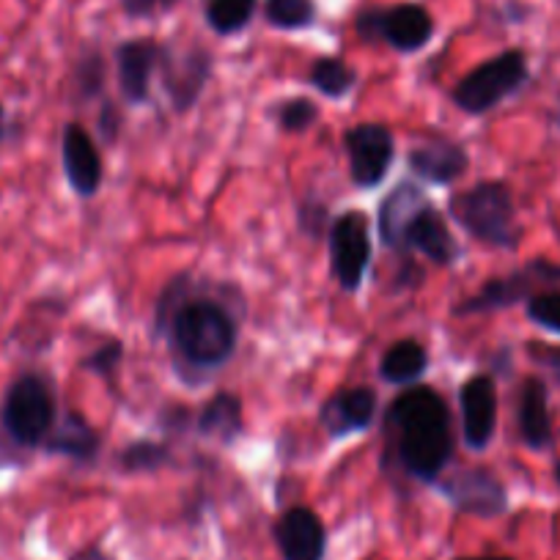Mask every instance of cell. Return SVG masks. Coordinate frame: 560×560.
<instances>
[{"mask_svg":"<svg viewBox=\"0 0 560 560\" xmlns=\"http://www.w3.org/2000/svg\"><path fill=\"white\" fill-rule=\"evenodd\" d=\"M407 165L418 179L445 187L465 174L470 158H467V149L456 143V140L434 138L429 143L409 149Z\"/></svg>","mask_w":560,"mask_h":560,"instance_id":"18","label":"cell"},{"mask_svg":"<svg viewBox=\"0 0 560 560\" xmlns=\"http://www.w3.org/2000/svg\"><path fill=\"white\" fill-rule=\"evenodd\" d=\"M160 58H163V42L152 36L127 39L116 47L118 91L129 107L147 105L152 96V78L160 69Z\"/></svg>","mask_w":560,"mask_h":560,"instance_id":"13","label":"cell"},{"mask_svg":"<svg viewBox=\"0 0 560 560\" xmlns=\"http://www.w3.org/2000/svg\"><path fill=\"white\" fill-rule=\"evenodd\" d=\"M555 481L560 483V462H558V465H555Z\"/></svg>","mask_w":560,"mask_h":560,"instance_id":"39","label":"cell"},{"mask_svg":"<svg viewBox=\"0 0 560 560\" xmlns=\"http://www.w3.org/2000/svg\"><path fill=\"white\" fill-rule=\"evenodd\" d=\"M527 316L544 330H552L560 336V292L533 294L527 300Z\"/></svg>","mask_w":560,"mask_h":560,"instance_id":"32","label":"cell"},{"mask_svg":"<svg viewBox=\"0 0 560 560\" xmlns=\"http://www.w3.org/2000/svg\"><path fill=\"white\" fill-rule=\"evenodd\" d=\"M429 203V196L420 190L412 182H401L396 185V190L380 203V212H376V229H380V240L387 250H398L401 245L404 229L409 225V220L418 214V209Z\"/></svg>","mask_w":560,"mask_h":560,"instance_id":"21","label":"cell"},{"mask_svg":"<svg viewBox=\"0 0 560 560\" xmlns=\"http://www.w3.org/2000/svg\"><path fill=\"white\" fill-rule=\"evenodd\" d=\"M380 396L369 385L341 387L332 393L319 409V427L325 429L330 440L352 438V434L365 432L374 423Z\"/></svg>","mask_w":560,"mask_h":560,"instance_id":"15","label":"cell"},{"mask_svg":"<svg viewBox=\"0 0 560 560\" xmlns=\"http://www.w3.org/2000/svg\"><path fill=\"white\" fill-rule=\"evenodd\" d=\"M58 420L56 387L42 371H23L0 401V434L20 451L45 448Z\"/></svg>","mask_w":560,"mask_h":560,"instance_id":"3","label":"cell"},{"mask_svg":"<svg viewBox=\"0 0 560 560\" xmlns=\"http://www.w3.org/2000/svg\"><path fill=\"white\" fill-rule=\"evenodd\" d=\"M124 129V110L113 100H102L100 116H96V132L105 147H116Z\"/></svg>","mask_w":560,"mask_h":560,"instance_id":"33","label":"cell"},{"mask_svg":"<svg viewBox=\"0 0 560 560\" xmlns=\"http://www.w3.org/2000/svg\"><path fill=\"white\" fill-rule=\"evenodd\" d=\"M456 560H511V558H503V555H481V558H456Z\"/></svg>","mask_w":560,"mask_h":560,"instance_id":"38","label":"cell"},{"mask_svg":"<svg viewBox=\"0 0 560 560\" xmlns=\"http://www.w3.org/2000/svg\"><path fill=\"white\" fill-rule=\"evenodd\" d=\"M516 420H520L522 443L533 451H544L552 445V418H549L547 385L538 376H527L520 390V407H516Z\"/></svg>","mask_w":560,"mask_h":560,"instance_id":"20","label":"cell"},{"mask_svg":"<svg viewBox=\"0 0 560 560\" xmlns=\"http://www.w3.org/2000/svg\"><path fill=\"white\" fill-rule=\"evenodd\" d=\"M18 135H20V124L14 121V116L7 110V105L0 102V149H7L9 143H14Z\"/></svg>","mask_w":560,"mask_h":560,"instance_id":"36","label":"cell"},{"mask_svg":"<svg viewBox=\"0 0 560 560\" xmlns=\"http://www.w3.org/2000/svg\"><path fill=\"white\" fill-rule=\"evenodd\" d=\"M272 118L283 132H305L319 121V105L308 96H287L272 105Z\"/></svg>","mask_w":560,"mask_h":560,"instance_id":"29","label":"cell"},{"mask_svg":"<svg viewBox=\"0 0 560 560\" xmlns=\"http://www.w3.org/2000/svg\"><path fill=\"white\" fill-rule=\"evenodd\" d=\"M160 427H163V432L168 434H182L187 427H190V409L179 407V404L165 407L163 412H160Z\"/></svg>","mask_w":560,"mask_h":560,"instance_id":"35","label":"cell"},{"mask_svg":"<svg viewBox=\"0 0 560 560\" xmlns=\"http://www.w3.org/2000/svg\"><path fill=\"white\" fill-rule=\"evenodd\" d=\"M45 451L50 456H63L74 465H94L102 454V438L78 409H67L58 415Z\"/></svg>","mask_w":560,"mask_h":560,"instance_id":"19","label":"cell"},{"mask_svg":"<svg viewBox=\"0 0 560 560\" xmlns=\"http://www.w3.org/2000/svg\"><path fill=\"white\" fill-rule=\"evenodd\" d=\"M438 489L456 511L481 516V520H494L509 509V492H505L503 481L487 467L456 470L445 481H438Z\"/></svg>","mask_w":560,"mask_h":560,"instance_id":"10","label":"cell"},{"mask_svg":"<svg viewBox=\"0 0 560 560\" xmlns=\"http://www.w3.org/2000/svg\"><path fill=\"white\" fill-rule=\"evenodd\" d=\"M354 31L369 45L385 42L396 52H418L432 42L434 18L420 3L365 7L354 18Z\"/></svg>","mask_w":560,"mask_h":560,"instance_id":"6","label":"cell"},{"mask_svg":"<svg viewBox=\"0 0 560 560\" xmlns=\"http://www.w3.org/2000/svg\"><path fill=\"white\" fill-rule=\"evenodd\" d=\"M462 438L467 448L483 451L498 429V385L489 374H476L459 387Z\"/></svg>","mask_w":560,"mask_h":560,"instance_id":"17","label":"cell"},{"mask_svg":"<svg viewBox=\"0 0 560 560\" xmlns=\"http://www.w3.org/2000/svg\"><path fill=\"white\" fill-rule=\"evenodd\" d=\"M396 253L404 258L423 256L427 261L438 264V267H451V264L459 261L462 247L456 245L445 214L429 201L418 209V214H415L412 220H409V225L404 229L401 245H398Z\"/></svg>","mask_w":560,"mask_h":560,"instance_id":"12","label":"cell"},{"mask_svg":"<svg viewBox=\"0 0 560 560\" xmlns=\"http://www.w3.org/2000/svg\"><path fill=\"white\" fill-rule=\"evenodd\" d=\"M264 20L278 31H303L316 23L314 0H264Z\"/></svg>","mask_w":560,"mask_h":560,"instance_id":"28","label":"cell"},{"mask_svg":"<svg viewBox=\"0 0 560 560\" xmlns=\"http://www.w3.org/2000/svg\"><path fill=\"white\" fill-rule=\"evenodd\" d=\"M72 560H113L110 555H105L102 552V549H96V547H89V549H83V552H78L74 555Z\"/></svg>","mask_w":560,"mask_h":560,"instance_id":"37","label":"cell"},{"mask_svg":"<svg viewBox=\"0 0 560 560\" xmlns=\"http://www.w3.org/2000/svg\"><path fill=\"white\" fill-rule=\"evenodd\" d=\"M214 72L212 52L203 45H163L160 83L168 94L174 113H187L198 105Z\"/></svg>","mask_w":560,"mask_h":560,"instance_id":"7","label":"cell"},{"mask_svg":"<svg viewBox=\"0 0 560 560\" xmlns=\"http://www.w3.org/2000/svg\"><path fill=\"white\" fill-rule=\"evenodd\" d=\"M258 0H203V18L218 36H234L253 23Z\"/></svg>","mask_w":560,"mask_h":560,"instance_id":"27","label":"cell"},{"mask_svg":"<svg viewBox=\"0 0 560 560\" xmlns=\"http://www.w3.org/2000/svg\"><path fill=\"white\" fill-rule=\"evenodd\" d=\"M182 0H121V9L129 20H158L174 12Z\"/></svg>","mask_w":560,"mask_h":560,"instance_id":"34","label":"cell"},{"mask_svg":"<svg viewBox=\"0 0 560 560\" xmlns=\"http://www.w3.org/2000/svg\"><path fill=\"white\" fill-rule=\"evenodd\" d=\"M298 225L308 240H322L325 229L330 225V207L322 198L308 196L305 201H300Z\"/></svg>","mask_w":560,"mask_h":560,"instance_id":"31","label":"cell"},{"mask_svg":"<svg viewBox=\"0 0 560 560\" xmlns=\"http://www.w3.org/2000/svg\"><path fill=\"white\" fill-rule=\"evenodd\" d=\"M308 83L327 100H343L358 85V69L338 56H319L311 63Z\"/></svg>","mask_w":560,"mask_h":560,"instance_id":"24","label":"cell"},{"mask_svg":"<svg viewBox=\"0 0 560 560\" xmlns=\"http://www.w3.org/2000/svg\"><path fill=\"white\" fill-rule=\"evenodd\" d=\"M154 332H165L176 358L192 371H218L234 358L240 319L229 303L198 292L192 280L174 278L158 300Z\"/></svg>","mask_w":560,"mask_h":560,"instance_id":"2","label":"cell"},{"mask_svg":"<svg viewBox=\"0 0 560 560\" xmlns=\"http://www.w3.org/2000/svg\"><path fill=\"white\" fill-rule=\"evenodd\" d=\"M547 280H560V269L547 261H533L525 269H520V272H511L505 278H492L489 283H483L472 298L454 305V316L492 314V311L511 308V305L522 303V300H530L533 287L547 283Z\"/></svg>","mask_w":560,"mask_h":560,"instance_id":"11","label":"cell"},{"mask_svg":"<svg viewBox=\"0 0 560 560\" xmlns=\"http://www.w3.org/2000/svg\"><path fill=\"white\" fill-rule=\"evenodd\" d=\"M429 371V352L415 338L390 343L380 360V376L387 385L412 387Z\"/></svg>","mask_w":560,"mask_h":560,"instance_id":"23","label":"cell"},{"mask_svg":"<svg viewBox=\"0 0 560 560\" xmlns=\"http://www.w3.org/2000/svg\"><path fill=\"white\" fill-rule=\"evenodd\" d=\"M118 470L129 476H143V472H160L174 465V451L160 440H135L127 448L118 451Z\"/></svg>","mask_w":560,"mask_h":560,"instance_id":"26","label":"cell"},{"mask_svg":"<svg viewBox=\"0 0 560 560\" xmlns=\"http://www.w3.org/2000/svg\"><path fill=\"white\" fill-rule=\"evenodd\" d=\"M275 544L283 560H325L327 527L314 509L292 505L275 520Z\"/></svg>","mask_w":560,"mask_h":560,"instance_id":"14","label":"cell"},{"mask_svg":"<svg viewBox=\"0 0 560 560\" xmlns=\"http://www.w3.org/2000/svg\"><path fill=\"white\" fill-rule=\"evenodd\" d=\"M107 67L105 56L96 47H85L72 69V96L78 105H91L105 94Z\"/></svg>","mask_w":560,"mask_h":560,"instance_id":"25","label":"cell"},{"mask_svg":"<svg viewBox=\"0 0 560 560\" xmlns=\"http://www.w3.org/2000/svg\"><path fill=\"white\" fill-rule=\"evenodd\" d=\"M196 429L201 438L218 440L220 445H234L245 429L242 398L231 390L214 393L198 412Z\"/></svg>","mask_w":560,"mask_h":560,"instance_id":"22","label":"cell"},{"mask_svg":"<svg viewBox=\"0 0 560 560\" xmlns=\"http://www.w3.org/2000/svg\"><path fill=\"white\" fill-rule=\"evenodd\" d=\"M121 360H124L121 341L107 338V341H102L94 352H89L83 360H80V371L94 376H113L118 371V365H121Z\"/></svg>","mask_w":560,"mask_h":560,"instance_id":"30","label":"cell"},{"mask_svg":"<svg viewBox=\"0 0 560 560\" xmlns=\"http://www.w3.org/2000/svg\"><path fill=\"white\" fill-rule=\"evenodd\" d=\"M525 83L527 56L522 50H505L467 72L451 91V100L467 116H483L514 96Z\"/></svg>","mask_w":560,"mask_h":560,"instance_id":"5","label":"cell"},{"mask_svg":"<svg viewBox=\"0 0 560 560\" xmlns=\"http://www.w3.org/2000/svg\"><path fill=\"white\" fill-rule=\"evenodd\" d=\"M558 121H560V113H558Z\"/></svg>","mask_w":560,"mask_h":560,"instance_id":"40","label":"cell"},{"mask_svg":"<svg viewBox=\"0 0 560 560\" xmlns=\"http://www.w3.org/2000/svg\"><path fill=\"white\" fill-rule=\"evenodd\" d=\"M343 152L349 158V176L354 187L374 190L387 179V171L396 158V138L385 124H354L343 132Z\"/></svg>","mask_w":560,"mask_h":560,"instance_id":"9","label":"cell"},{"mask_svg":"<svg viewBox=\"0 0 560 560\" xmlns=\"http://www.w3.org/2000/svg\"><path fill=\"white\" fill-rule=\"evenodd\" d=\"M385 462L420 483H438L454 456V420L448 401L429 385H412L387 407Z\"/></svg>","mask_w":560,"mask_h":560,"instance_id":"1","label":"cell"},{"mask_svg":"<svg viewBox=\"0 0 560 560\" xmlns=\"http://www.w3.org/2000/svg\"><path fill=\"white\" fill-rule=\"evenodd\" d=\"M448 214L465 234L483 245L514 250L522 229L516 223V203L505 182H478L456 192L448 201Z\"/></svg>","mask_w":560,"mask_h":560,"instance_id":"4","label":"cell"},{"mask_svg":"<svg viewBox=\"0 0 560 560\" xmlns=\"http://www.w3.org/2000/svg\"><path fill=\"white\" fill-rule=\"evenodd\" d=\"M61 165L69 187L74 196L94 198L105 179V165H102L100 149L89 129L78 121H69L61 132Z\"/></svg>","mask_w":560,"mask_h":560,"instance_id":"16","label":"cell"},{"mask_svg":"<svg viewBox=\"0 0 560 560\" xmlns=\"http://www.w3.org/2000/svg\"><path fill=\"white\" fill-rule=\"evenodd\" d=\"M327 247H330V267L338 287L349 294L360 292L371 267L369 218L360 209L338 214L327 231Z\"/></svg>","mask_w":560,"mask_h":560,"instance_id":"8","label":"cell"}]
</instances>
